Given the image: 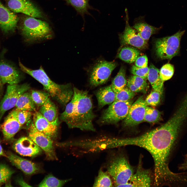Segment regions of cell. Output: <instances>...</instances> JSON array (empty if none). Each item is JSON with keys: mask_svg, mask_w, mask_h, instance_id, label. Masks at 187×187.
Here are the masks:
<instances>
[{"mask_svg": "<svg viewBox=\"0 0 187 187\" xmlns=\"http://www.w3.org/2000/svg\"><path fill=\"white\" fill-rule=\"evenodd\" d=\"M184 119L175 113L166 123L139 136L116 139L117 146L134 145L143 148L151 154L154 163L153 185L180 186L186 180L184 173H176L169 167L172 149L179 136Z\"/></svg>", "mask_w": 187, "mask_h": 187, "instance_id": "1", "label": "cell"}, {"mask_svg": "<svg viewBox=\"0 0 187 187\" xmlns=\"http://www.w3.org/2000/svg\"><path fill=\"white\" fill-rule=\"evenodd\" d=\"M73 90L72 97L61 115L60 119L70 128L95 131L93 121L96 115L90 96L87 91L75 87Z\"/></svg>", "mask_w": 187, "mask_h": 187, "instance_id": "2", "label": "cell"}, {"mask_svg": "<svg viewBox=\"0 0 187 187\" xmlns=\"http://www.w3.org/2000/svg\"><path fill=\"white\" fill-rule=\"evenodd\" d=\"M21 70L31 76L43 86L51 97L63 106H66L71 99L74 94L73 88L70 84H59L52 81L48 76L42 67L32 70L24 65L19 60Z\"/></svg>", "mask_w": 187, "mask_h": 187, "instance_id": "3", "label": "cell"}, {"mask_svg": "<svg viewBox=\"0 0 187 187\" xmlns=\"http://www.w3.org/2000/svg\"><path fill=\"white\" fill-rule=\"evenodd\" d=\"M17 27L21 35L28 42H32L51 38L52 30L46 22L28 16L19 20Z\"/></svg>", "mask_w": 187, "mask_h": 187, "instance_id": "4", "label": "cell"}, {"mask_svg": "<svg viewBox=\"0 0 187 187\" xmlns=\"http://www.w3.org/2000/svg\"><path fill=\"white\" fill-rule=\"evenodd\" d=\"M107 172L111 176L115 186L124 187L135 172L125 154L119 153L112 156L107 165Z\"/></svg>", "mask_w": 187, "mask_h": 187, "instance_id": "5", "label": "cell"}, {"mask_svg": "<svg viewBox=\"0 0 187 187\" xmlns=\"http://www.w3.org/2000/svg\"><path fill=\"white\" fill-rule=\"evenodd\" d=\"M185 32L179 30L171 36L157 39L155 43L157 56L162 59L170 60L178 55L181 39Z\"/></svg>", "mask_w": 187, "mask_h": 187, "instance_id": "6", "label": "cell"}, {"mask_svg": "<svg viewBox=\"0 0 187 187\" xmlns=\"http://www.w3.org/2000/svg\"><path fill=\"white\" fill-rule=\"evenodd\" d=\"M131 99L126 101H115L106 109L100 119L103 124H115L124 119L133 103Z\"/></svg>", "mask_w": 187, "mask_h": 187, "instance_id": "7", "label": "cell"}, {"mask_svg": "<svg viewBox=\"0 0 187 187\" xmlns=\"http://www.w3.org/2000/svg\"><path fill=\"white\" fill-rule=\"evenodd\" d=\"M30 88L27 83L8 85L0 104V121L6 112L15 106L19 97Z\"/></svg>", "mask_w": 187, "mask_h": 187, "instance_id": "8", "label": "cell"}, {"mask_svg": "<svg viewBox=\"0 0 187 187\" xmlns=\"http://www.w3.org/2000/svg\"><path fill=\"white\" fill-rule=\"evenodd\" d=\"M117 65L114 61L104 60L97 62L92 68L90 74V84L96 86L105 83Z\"/></svg>", "mask_w": 187, "mask_h": 187, "instance_id": "9", "label": "cell"}, {"mask_svg": "<svg viewBox=\"0 0 187 187\" xmlns=\"http://www.w3.org/2000/svg\"><path fill=\"white\" fill-rule=\"evenodd\" d=\"M28 136L33 142L45 153L47 157L50 159H57L52 138L38 130L32 121L28 128Z\"/></svg>", "mask_w": 187, "mask_h": 187, "instance_id": "10", "label": "cell"}, {"mask_svg": "<svg viewBox=\"0 0 187 187\" xmlns=\"http://www.w3.org/2000/svg\"><path fill=\"white\" fill-rule=\"evenodd\" d=\"M125 27L124 31L119 35L121 44L122 45H130L140 49H145L147 46V42L142 38L137 31L130 26L127 9H125Z\"/></svg>", "mask_w": 187, "mask_h": 187, "instance_id": "11", "label": "cell"}, {"mask_svg": "<svg viewBox=\"0 0 187 187\" xmlns=\"http://www.w3.org/2000/svg\"><path fill=\"white\" fill-rule=\"evenodd\" d=\"M142 159L140 156L136 171L124 187H150L153 185V174L149 169L143 168Z\"/></svg>", "mask_w": 187, "mask_h": 187, "instance_id": "12", "label": "cell"}, {"mask_svg": "<svg viewBox=\"0 0 187 187\" xmlns=\"http://www.w3.org/2000/svg\"><path fill=\"white\" fill-rule=\"evenodd\" d=\"M5 5L10 10L36 18L42 17L39 10L30 0H4Z\"/></svg>", "mask_w": 187, "mask_h": 187, "instance_id": "13", "label": "cell"}, {"mask_svg": "<svg viewBox=\"0 0 187 187\" xmlns=\"http://www.w3.org/2000/svg\"><path fill=\"white\" fill-rule=\"evenodd\" d=\"M147 106L143 96L139 97L131 106L128 115L124 119V126L133 127L143 122Z\"/></svg>", "mask_w": 187, "mask_h": 187, "instance_id": "14", "label": "cell"}, {"mask_svg": "<svg viewBox=\"0 0 187 187\" xmlns=\"http://www.w3.org/2000/svg\"><path fill=\"white\" fill-rule=\"evenodd\" d=\"M19 18L8 9L0 0V29L4 33L14 32L17 28Z\"/></svg>", "mask_w": 187, "mask_h": 187, "instance_id": "15", "label": "cell"}, {"mask_svg": "<svg viewBox=\"0 0 187 187\" xmlns=\"http://www.w3.org/2000/svg\"><path fill=\"white\" fill-rule=\"evenodd\" d=\"M12 147L19 154L25 156L33 157L41 154L42 149L29 137H23L16 140Z\"/></svg>", "mask_w": 187, "mask_h": 187, "instance_id": "16", "label": "cell"}, {"mask_svg": "<svg viewBox=\"0 0 187 187\" xmlns=\"http://www.w3.org/2000/svg\"><path fill=\"white\" fill-rule=\"evenodd\" d=\"M22 126L17 119L15 109L9 114L2 125V130L5 139H12Z\"/></svg>", "mask_w": 187, "mask_h": 187, "instance_id": "17", "label": "cell"}, {"mask_svg": "<svg viewBox=\"0 0 187 187\" xmlns=\"http://www.w3.org/2000/svg\"><path fill=\"white\" fill-rule=\"evenodd\" d=\"M33 116V123L38 130L52 138L56 137L58 126L50 122L39 111H35Z\"/></svg>", "mask_w": 187, "mask_h": 187, "instance_id": "18", "label": "cell"}, {"mask_svg": "<svg viewBox=\"0 0 187 187\" xmlns=\"http://www.w3.org/2000/svg\"><path fill=\"white\" fill-rule=\"evenodd\" d=\"M21 78L19 72L14 67L5 62L0 61V80L3 84H17Z\"/></svg>", "mask_w": 187, "mask_h": 187, "instance_id": "19", "label": "cell"}, {"mask_svg": "<svg viewBox=\"0 0 187 187\" xmlns=\"http://www.w3.org/2000/svg\"><path fill=\"white\" fill-rule=\"evenodd\" d=\"M7 157L12 165L27 175H30L37 172L39 170L35 163L22 158L10 152Z\"/></svg>", "mask_w": 187, "mask_h": 187, "instance_id": "20", "label": "cell"}, {"mask_svg": "<svg viewBox=\"0 0 187 187\" xmlns=\"http://www.w3.org/2000/svg\"><path fill=\"white\" fill-rule=\"evenodd\" d=\"M142 38L147 42L151 36L156 34L159 28L147 23L142 17L136 19L133 27Z\"/></svg>", "mask_w": 187, "mask_h": 187, "instance_id": "21", "label": "cell"}, {"mask_svg": "<svg viewBox=\"0 0 187 187\" xmlns=\"http://www.w3.org/2000/svg\"><path fill=\"white\" fill-rule=\"evenodd\" d=\"M38 111L50 122L58 126L59 123L57 108L49 98L40 107Z\"/></svg>", "mask_w": 187, "mask_h": 187, "instance_id": "22", "label": "cell"}, {"mask_svg": "<svg viewBox=\"0 0 187 187\" xmlns=\"http://www.w3.org/2000/svg\"><path fill=\"white\" fill-rule=\"evenodd\" d=\"M115 95L110 85L99 89L96 94L98 108L112 104L115 101Z\"/></svg>", "mask_w": 187, "mask_h": 187, "instance_id": "23", "label": "cell"}, {"mask_svg": "<svg viewBox=\"0 0 187 187\" xmlns=\"http://www.w3.org/2000/svg\"><path fill=\"white\" fill-rule=\"evenodd\" d=\"M149 68L147 79L153 90L162 95L163 91L164 81L160 77L159 70L152 64H150Z\"/></svg>", "mask_w": 187, "mask_h": 187, "instance_id": "24", "label": "cell"}, {"mask_svg": "<svg viewBox=\"0 0 187 187\" xmlns=\"http://www.w3.org/2000/svg\"><path fill=\"white\" fill-rule=\"evenodd\" d=\"M15 106L16 109L18 110L36 111V106L32 99L31 93L27 91L19 97Z\"/></svg>", "mask_w": 187, "mask_h": 187, "instance_id": "25", "label": "cell"}, {"mask_svg": "<svg viewBox=\"0 0 187 187\" xmlns=\"http://www.w3.org/2000/svg\"><path fill=\"white\" fill-rule=\"evenodd\" d=\"M140 51L137 48L125 46L122 48L117 55V57L128 63L134 62L139 56Z\"/></svg>", "mask_w": 187, "mask_h": 187, "instance_id": "26", "label": "cell"}, {"mask_svg": "<svg viewBox=\"0 0 187 187\" xmlns=\"http://www.w3.org/2000/svg\"><path fill=\"white\" fill-rule=\"evenodd\" d=\"M125 73V68L121 66L112 80L110 85L115 94L118 92L126 86L127 81L126 78Z\"/></svg>", "mask_w": 187, "mask_h": 187, "instance_id": "27", "label": "cell"}, {"mask_svg": "<svg viewBox=\"0 0 187 187\" xmlns=\"http://www.w3.org/2000/svg\"><path fill=\"white\" fill-rule=\"evenodd\" d=\"M113 185L112 179L108 173L100 169L95 179L93 186L112 187Z\"/></svg>", "mask_w": 187, "mask_h": 187, "instance_id": "28", "label": "cell"}, {"mask_svg": "<svg viewBox=\"0 0 187 187\" xmlns=\"http://www.w3.org/2000/svg\"><path fill=\"white\" fill-rule=\"evenodd\" d=\"M66 2L72 6L77 12L82 16L85 14L90 15L88 10L91 8L88 0H65Z\"/></svg>", "mask_w": 187, "mask_h": 187, "instance_id": "29", "label": "cell"}, {"mask_svg": "<svg viewBox=\"0 0 187 187\" xmlns=\"http://www.w3.org/2000/svg\"><path fill=\"white\" fill-rule=\"evenodd\" d=\"M70 179L60 180L52 175L46 176L39 184V187H62Z\"/></svg>", "mask_w": 187, "mask_h": 187, "instance_id": "30", "label": "cell"}, {"mask_svg": "<svg viewBox=\"0 0 187 187\" xmlns=\"http://www.w3.org/2000/svg\"><path fill=\"white\" fill-rule=\"evenodd\" d=\"M161 118V113L158 110L149 106H147L144 121L150 123H155Z\"/></svg>", "mask_w": 187, "mask_h": 187, "instance_id": "31", "label": "cell"}, {"mask_svg": "<svg viewBox=\"0 0 187 187\" xmlns=\"http://www.w3.org/2000/svg\"><path fill=\"white\" fill-rule=\"evenodd\" d=\"M31 93L33 101L38 107L42 106L50 96L48 92L34 90H32Z\"/></svg>", "mask_w": 187, "mask_h": 187, "instance_id": "32", "label": "cell"}, {"mask_svg": "<svg viewBox=\"0 0 187 187\" xmlns=\"http://www.w3.org/2000/svg\"><path fill=\"white\" fill-rule=\"evenodd\" d=\"M174 68L173 65L169 63L163 65L159 70V74L161 79L164 81L170 79L173 75Z\"/></svg>", "mask_w": 187, "mask_h": 187, "instance_id": "33", "label": "cell"}, {"mask_svg": "<svg viewBox=\"0 0 187 187\" xmlns=\"http://www.w3.org/2000/svg\"><path fill=\"white\" fill-rule=\"evenodd\" d=\"M128 80L139 89L142 92L144 93H146L148 88V85L146 80L135 75L131 76Z\"/></svg>", "mask_w": 187, "mask_h": 187, "instance_id": "34", "label": "cell"}, {"mask_svg": "<svg viewBox=\"0 0 187 187\" xmlns=\"http://www.w3.org/2000/svg\"><path fill=\"white\" fill-rule=\"evenodd\" d=\"M135 95V93L126 86L120 91L116 94L115 101H128L131 99Z\"/></svg>", "mask_w": 187, "mask_h": 187, "instance_id": "35", "label": "cell"}, {"mask_svg": "<svg viewBox=\"0 0 187 187\" xmlns=\"http://www.w3.org/2000/svg\"><path fill=\"white\" fill-rule=\"evenodd\" d=\"M14 171L5 164H0V184L6 182Z\"/></svg>", "mask_w": 187, "mask_h": 187, "instance_id": "36", "label": "cell"}, {"mask_svg": "<svg viewBox=\"0 0 187 187\" xmlns=\"http://www.w3.org/2000/svg\"><path fill=\"white\" fill-rule=\"evenodd\" d=\"M161 94L154 90L151 92L145 100L147 106H156L160 103Z\"/></svg>", "mask_w": 187, "mask_h": 187, "instance_id": "37", "label": "cell"}, {"mask_svg": "<svg viewBox=\"0 0 187 187\" xmlns=\"http://www.w3.org/2000/svg\"><path fill=\"white\" fill-rule=\"evenodd\" d=\"M16 109V110L17 119L22 126L27 123L30 119L32 115L31 111L26 110Z\"/></svg>", "mask_w": 187, "mask_h": 187, "instance_id": "38", "label": "cell"}, {"mask_svg": "<svg viewBox=\"0 0 187 187\" xmlns=\"http://www.w3.org/2000/svg\"><path fill=\"white\" fill-rule=\"evenodd\" d=\"M149 70V68L148 66L145 68H140L133 65L131 68V72L134 75L140 77L146 80Z\"/></svg>", "mask_w": 187, "mask_h": 187, "instance_id": "39", "label": "cell"}, {"mask_svg": "<svg viewBox=\"0 0 187 187\" xmlns=\"http://www.w3.org/2000/svg\"><path fill=\"white\" fill-rule=\"evenodd\" d=\"M148 58L146 55L138 56L136 60L135 65L140 68H144L148 66Z\"/></svg>", "mask_w": 187, "mask_h": 187, "instance_id": "40", "label": "cell"}, {"mask_svg": "<svg viewBox=\"0 0 187 187\" xmlns=\"http://www.w3.org/2000/svg\"><path fill=\"white\" fill-rule=\"evenodd\" d=\"M126 86L132 91L135 92H142L141 91L137 88L130 81L128 80Z\"/></svg>", "mask_w": 187, "mask_h": 187, "instance_id": "41", "label": "cell"}, {"mask_svg": "<svg viewBox=\"0 0 187 187\" xmlns=\"http://www.w3.org/2000/svg\"><path fill=\"white\" fill-rule=\"evenodd\" d=\"M178 168L179 170L187 171V157H185L184 162L179 165Z\"/></svg>", "mask_w": 187, "mask_h": 187, "instance_id": "42", "label": "cell"}, {"mask_svg": "<svg viewBox=\"0 0 187 187\" xmlns=\"http://www.w3.org/2000/svg\"><path fill=\"white\" fill-rule=\"evenodd\" d=\"M18 184L22 186H31L25 182L22 179L19 178L17 181Z\"/></svg>", "mask_w": 187, "mask_h": 187, "instance_id": "43", "label": "cell"}, {"mask_svg": "<svg viewBox=\"0 0 187 187\" xmlns=\"http://www.w3.org/2000/svg\"><path fill=\"white\" fill-rule=\"evenodd\" d=\"M3 156L7 157V155L4 153L0 142V156Z\"/></svg>", "mask_w": 187, "mask_h": 187, "instance_id": "44", "label": "cell"}, {"mask_svg": "<svg viewBox=\"0 0 187 187\" xmlns=\"http://www.w3.org/2000/svg\"><path fill=\"white\" fill-rule=\"evenodd\" d=\"M3 84L1 82V81L0 80V87L1 86V85H2Z\"/></svg>", "mask_w": 187, "mask_h": 187, "instance_id": "45", "label": "cell"}, {"mask_svg": "<svg viewBox=\"0 0 187 187\" xmlns=\"http://www.w3.org/2000/svg\"><path fill=\"white\" fill-rule=\"evenodd\" d=\"M185 157H187V153Z\"/></svg>", "mask_w": 187, "mask_h": 187, "instance_id": "46", "label": "cell"}]
</instances>
